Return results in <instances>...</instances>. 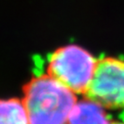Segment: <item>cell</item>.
<instances>
[{
	"instance_id": "3",
	"label": "cell",
	"mask_w": 124,
	"mask_h": 124,
	"mask_svg": "<svg viewBox=\"0 0 124 124\" xmlns=\"http://www.w3.org/2000/svg\"><path fill=\"white\" fill-rule=\"evenodd\" d=\"M85 98L104 108H124V61L104 58L98 61Z\"/></svg>"
},
{
	"instance_id": "2",
	"label": "cell",
	"mask_w": 124,
	"mask_h": 124,
	"mask_svg": "<svg viewBox=\"0 0 124 124\" xmlns=\"http://www.w3.org/2000/svg\"><path fill=\"white\" fill-rule=\"evenodd\" d=\"M97 64L98 61L86 49L77 45H67L50 56L48 74L74 94H85Z\"/></svg>"
},
{
	"instance_id": "1",
	"label": "cell",
	"mask_w": 124,
	"mask_h": 124,
	"mask_svg": "<svg viewBox=\"0 0 124 124\" xmlns=\"http://www.w3.org/2000/svg\"><path fill=\"white\" fill-rule=\"evenodd\" d=\"M23 94L29 124H68L76 104L74 93L49 74L31 79Z\"/></svg>"
},
{
	"instance_id": "4",
	"label": "cell",
	"mask_w": 124,
	"mask_h": 124,
	"mask_svg": "<svg viewBox=\"0 0 124 124\" xmlns=\"http://www.w3.org/2000/svg\"><path fill=\"white\" fill-rule=\"evenodd\" d=\"M68 124H111L104 107L94 101H80L72 108Z\"/></svg>"
},
{
	"instance_id": "5",
	"label": "cell",
	"mask_w": 124,
	"mask_h": 124,
	"mask_svg": "<svg viewBox=\"0 0 124 124\" xmlns=\"http://www.w3.org/2000/svg\"><path fill=\"white\" fill-rule=\"evenodd\" d=\"M0 124H29L23 101L0 100Z\"/></svg>"
},
{
	"instance_id": "6",
	"label": "cell",
	"mask_w": 124,
	"mask_h": 124,
	"mask_svg": "<svg viewBox=\"0 0 124 124\" xmlns=\"http://www.w3.org/2000/svg\"><path fill=\"white\" fill-rule=\"evenodd\" d=\"M111 124H124V123H119V122H115V123H111Z\"/></svg>"
}]
</instances>
